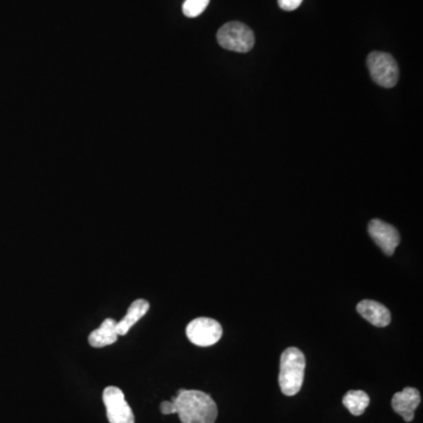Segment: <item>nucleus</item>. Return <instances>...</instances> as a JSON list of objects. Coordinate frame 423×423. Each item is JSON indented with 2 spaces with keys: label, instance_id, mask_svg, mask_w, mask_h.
I'll return each mask as SVG.
<instances>
[{
  "label": "nucleus",
  "instance_id": "nucleus-1",
  "mask_svg": "<svg viewBox=\"0 0 423 423\" xmlns=\"http://www.w3.org/2000/svg\"><path fill=\"white\" fill-rule=\"evenodd\" d=\"M172 403L181 423H214L217 420V403L206 393L180 389Z\"/></svg>",
  "mask_w": 423,
  "mask_h": 423
},
{
  "label": "nucleus",
  "instance_id": "nucleus-2",
  "mask_svg": "<svg viewBox=\"0 0 423 423\" xmlns=\"http://www.w3.org/2000/svg\"><path fill=\"white\" fill-rule=\"evenodd\" d=\"M306 357L300 350L290 347L280 359L279 383L281 392L287 396L297 395L304 383Z\"/></svg>",
  "mask_w": 423,
  "mask_h": 423
},
{
  "label": "nucleus",
  "instance_id": "nucleus-3",
  "mask_svg": "<svg viewBox=\"0 0 423 423\" xmlns=\"http://www.w3.org/2000/svg\"><path fill=\"white\" fill-rule=\"evenodd\" d=\"M218 42L221 47L233 52H249L254 46L256 37L247 25L231 21L218 31Z\"/></svg>",
  "mask_w": 423,
  "mask_h": 423
},
{
  "label": "nucleus",
  "instance_id": "nucleus-4",
  "mask_svg": "<svg viewBox=\"0 0 423 423\" xmlns=\"http://www.w3.org/2000/svg\"><path fill=\"white\" fill-rule=\"evenodd\" d=\"M367 66L373 81L385 88H392L398 84L400 77L399 66L396 60L389 53H369Z\"/></svg>",
  "mask_w": 423,
  "mask_h": 423
},
{
  "label": "nucleus",
  "instance_id": "nucleus-5",
  "mask_svg": "<svg viewBox=\"0 0 423 423\" xmlns=\"http://www.w3.org/2000/svg\"><path fill=\"white\" fill-rule=\"evenodd\" d=\"M186 335L196 346H213L222 336V327L214 318H196L189 322Z\"/></svg>",
  "mask_w": 423,
  "mask_h": 423
},
{
  "label": "nucleus",
  "instance_id": "nucleus-6",
  "mask_svg": "<svg viewBox=\"0 0 423 423\" xmlns=\"http://www.w3.org/2000/svg\"><path fill=\"white\" fill-rule=\"evenodd\" d=\"M106 413L109 423H134V414L127 403L121 389L118 387H107L102 393Z\"/></svg>",
  "mask_w": 423,
  "mask_h": 423
},
{
  "label": "nucleus",
  "instance_id": "nucleus-7",
  "mask_svg": "<svg viewBox=\"0 0 423 423\" xmlns=\"http://www.w3.org/2000/svg\"><path fill=\"white\" fill-rule=\"evenodd\" d=\"M368 233L386 256H392L400 245V233L394 226L380 219H374L368 225Z\"/></svg>",
  "mask_w": 423,
  "mask_h": 423
},
{
  "label": "nucleus",
  "instance_id": "nucleus-8",
  "mask_svg": "<svg viewBox=\"0 0 423 423\" xmlns=\"http://www.w3.org/2000/svg\"><path fill=\"white\" fill-rule=\"evenodd\" d=\"M420 403V392L413 387H407L403 392L396 393L395 395L393 396L392 407L395 413L403 417V420L412 422L415 410Z\"/></svg>",
  "mask_w": 423,
  "mask_h": 423
},
{
  "label": "nucleus",
  "instance_id": "nucleus-9",
  "mask_svg": "<svg viewBox=\"0 0 423 423\" xmlns=\"http://www.w3.org/2000/svg\"><path fill=\"white\" fill-rule=\"evenodd\" d=\"M357 311L362 318L376 327H386L392 321V315L385 304L374 300H362L357 304Z\"/></svg>",
  "mask_w": 423,
  "mask_h": 423
},
{
  "label": "nucleus",
  "instance_id": "nucleus-10",
  "mask_svg": "<svg viewBox=\"0 0 423 423\" xmlns=\"http://www.w3.org/2000/svg\"><path fill=\"white\" fill-rule=\"evenodd\" d=\"M148 309H150L148 301L143 300V299H138L134 301L129 308L127 314L116 323L118 335H126L127 333L130 332V329L143 318V315L146 314Z\"/></svg>",
  "mask_w": 423,
  "mask_h": 423
},
{
  "label": "nucleus",
  "instance_id": "nucleus-11",
  "mask_svg": "<svg viewBox=\"0 0 423 423\" xmlns=\"http://www.w3.org/2000/svg\"><path fill=\"white\" fill-rule=\"evenodd\" d=\"M117 322L113 318H106L99 328L95 329L88 336V343L95 348H102L117 342L118 333L116 330Z\"/></svg>",
  "mask_w": 423,
  "mask_h": 423
},
{
  "label": "nucleus",
  "instance_id": "nucleus-12",
  "mask_svg": "<svg viewBox=\"0 0 423 423\" xmlns=\"http://www.w3.org/2000/svg\"><path fill=\"white\" fill-rule=\"evenodd\" d=\"M371 399L367 393L364 391H350L343 396V406L350 410L354 417H360L364 413V410L369 406Z\"/></svg>",
  "mask_w": 423,
  "mask_h": 423
},
{
  "label": "nucleus",
  "instance_id": "nucleus-13",
  "mask_svg": "<svg viewBox=\"0 0 423 423\" xmlns=\"http://www.w3.org/2000/svg\"><path fill=\"white\" fill-rule=\"evenodd\" d=\"M208 4L210 0H185L182 5V12L186 17L196 18L206 10Z\"/></svg>",
  "mask_w": 423,
  "mask_h": 423
},
{
  "label": "nucleus",
  "instance_id": "nucleus-14",
  "mask_svg": "<svg viewBox=\"0 0 423 423\" xmlns=\"http://www.w3.org/2000/svg\"><path fill=\"white\" fill-rule=\"evenodd\" d=\"M304 0H278L280 8L285 11L297 10V7L300 6Z\"/></svg>",
  "mask_w": 423,
  "mask_h": 423
},
{
  "label": "nucleus",
  "instance_id": "nucleus-15",
  "mask_svg": "<svg viewBox=\"0 0 423 423\" xmlns=\"http://www.w3.org/2000/svg\"><path fill=\"white\" fill-rule=\"evenodd\" d=\"M161 413L164 415H171V414H177V410H175L174 403L172 401H164L160 405Z\"/></svg>",
  "mask_w": 423,
  "mask_h": 423
}]
</instances>
